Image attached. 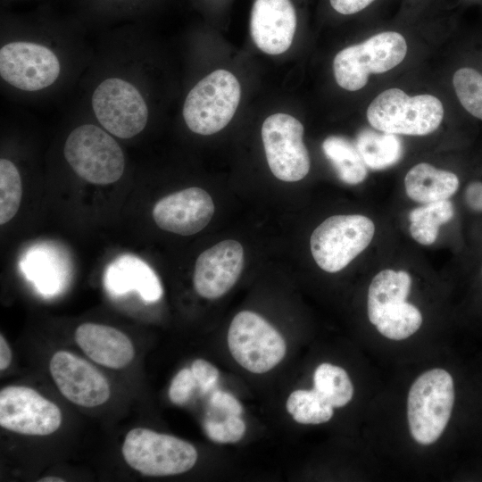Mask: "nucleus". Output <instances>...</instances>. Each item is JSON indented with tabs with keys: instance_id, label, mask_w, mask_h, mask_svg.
<instances>
[{
	"instance_id": "obj_1",
	"label": "nucleus",
	"mask_w": 482,
	"mask_h": 482,
	"mask_svg": "<svg viewBox=\"0 0 482 482\" xmlns=\"http://www.w3.org/2000/svg\"><path fill=\"white\" fill-rule=\"evenodd\" d=\"M444 118L441 101L432 95L408 96L389 88L369 104L367 119L376 129L409 136H425L438 129Z\"/></svg>"
},
{
	"instance_id": "obj_2",
	"label": "nucleus",
	"mask_w": 482,
	"mask_h": 482,
	"mask_svg": "<svg viewBox=\"0 0 482 482\" xmlns=\"http://www.w3.org/2000/svg\"><path fill=\"white\" fill-rule=\"evenodd\" d=\"M63 154L78 176L96 185L114 183L124 172L125 157L118 142L103 127L93 123L71 130Z\"/></svg>"
},
{
	"instance_id": "obj_3",
	"label": "nucleus",
	"mask_w": 482,
	"mask_h": 482,
	"mask_svg": "<svg viewBox=\"0 0 482 482\" xmlns=\"http://www.w3.org/2000/svg\"><path fill=\"white\" fill-rule=\"evenodd\" d=\"M453 403V380L446 370L432 369L421 374L412 384L407 400L413 439L424 445L435 443L449 421Z\"/></svg>"
},
{
	"instance_id": "obj_4",
	"label": "nucleus",
	"mask_w": 482,
	"mask_h": 482,
	"mask_svg": "<svg viewBox=\"0 0 482 482\" xmlns=\"http://www.w3.org/2000/svg\"><path fill=\"white\" fill-rule=\"evenodd\" d=\"M90 104L100 126L119 138H132L146 127L147 102L140 87L122 76L101 79L94 87Z\"/></svg>"
},
{
	"instance_id": "obj_5",
	"label": "nucleus",
	"mask_w": 482,
	"mask_h": 482,
	"mask_svg": "<svg viewBox=\"0 0 482 482\" xmlns=\"http://www.w3.org/2000/svg\"><path fill=\"white\" fill-rule=\"evenodd\" d=\"M241 87L234 74L216 70L199 80L188 92L182 114L188 129L212 135L225 128L238 106Z\"/></svg>"
},
{
	"instance_id": "obj_6",
	"label": "nucleus",
	"mask_w": 482,
	"mask_h": 482,
	"mask_svg": "<svg viewBox=\"0 0 482 482\" xmlns=\"http://www.w3.org/2000/svg\"><path fill=\"white\" fill-rule=\"evenodd\" d=\"M407 53L404 37L396 31H383L362 43L338 52L333 61L337 83L356 91L368 82L371 73L386 72L403 62Z\"/></svg>"
},
{
	"instance_id": "obj_7",
	"label": "nucleus",
	"mask_w": 482,
	"mask_h": 482,
	"mask_svg": "<svg viewBox=\"0 0 482 482\" xmlns=\"http://www.w3.org/2000/svg\"><path fill=\"white\" fill-rule=\"evenodd\" d=\"M122 454L131 468L151 477L184 473L197 461L196 449L190 443L144 428L129 431Z\"/></svg>"
},
{
	"instance_id": "obj_8",
	"label": "nucleus",
	"mask_w": 482,
	"mask_h": 482,
	"mask_svg": "<svg viewBox=\"0 0 482 482\" xmlns=\"http://www.w3.org/2000/svg\"><path fill=\"white\" fill-rule=\"evenodd\" d=\"M373 221L361 214L334 215L312 232L311 252L315 262L330 273L345 268L370 244Z\"/></svg>"
},
{
	"instance_id": "obj_9",
	"label": "nucleus",
	"mask_w": 482,
	"mask_h": 482,
	"mask_svg": "<svg viewBox=\"0 0 482 482\" xmlns=\"http://www.w3.org/2000/svg\"><path fill=\"white\" fill-rule=\"evenodd\" d=\"M228 345L235 361L252 373L272 370L285 357L287 345L267 320L250 311L238 312L228 331Z\"/></svg>"
},
{
	"instance_id": "obj_10",
	"label": "nucleus",
	"mask_w": 482,
	"mask_h": 482,
	"mask_svg": "<svg viewBox=\"0 0 482 482\" xmlns=\"http://www.w3.org/2000/svg\"><path fill=\"white\" fill-rule=\"evenodd\" d=\"M62 61L49 46L35 40H12L0 48V76L10 87L37 92L54 86L62 74Z\"/></svg>"
},
{
	"instance_id": "obj_11",
	"label": "nucleus",
	"mask_w": 482,
	"mask_h": 482,
	"mask_svg": "<svg viewBox=\"0 0 482 482\" xmlns=\"http://www.w3.org/2000/svg\"><path fill=\"white\" fill-rule=\"evenodd\" d=\"M303 137V126L289 114L275 113L264 120L262 143L269 167L277 179L295 182L308 174L311 162Z\"/></svg>"
},
{
	"instance_id": "obj_12",
	"label": "nucleus",
	"mask_w": 482,
	"mask_h": 482,
	"mask_svg": "<svg viewBox=\"0 0 482 482\" xmlns=\"http://www.w3.org/2000/svg\"><path fill=\"white\" fill-rule=\"evenodd\" d=\"M62 413L56 404L36 390L9 386L0 391V425L22 435L46 436L56 431Z\"/></svg>"
},
{
	"instance_id": "obj_13",
	"label": "nucleus",
	"mask_w": 482,
	"mask_h": 482,
	"mask_svg": "<svg viewBox=\"0 0 482 482\" xmlns=\"http://www.w3.org/2000/svg\"><path fill=\"white\" fill-rule=\"evenodd\" d=\"M49 369L61 394L75 404L95 407L105 403L110 396L105 377L87 361L70 352H56Z\"/></svg>"
},
{
	"instance_id": "obj_14",
	"label": "nucleus",
	"mask_w": 482,
	"mask_h": 482,
	"mask_svg": "<svg viewBox=\"0 0 482 482\" xmlns=\"http://www.w3.org/2000/svg\"><path fill=\"white\" fill-rule=\"evenodd\" d=\"M244 266V250L236 240H223L204 251L194 271L195 292L206 299L225 295L237 281Z\"/></svg>"
},
{
	"instance_id": "obj_15",
	"label": "nucleus",
	"mask_w": 482,
	"mask_h": 482,
	"mask_svg": "<svg viewBox=\"0 0 482 482\" xmlns=\"http://www.w3.org/2000/svg\"><path fill=\"white\" fill-rule=\"evenodd\" d=\"M214 213L211 195L200 187H189L160 199L153 209L156 225L169 232L190 236L204 229Z\"/></svg>"
},
{
	"instance_id": "obj_16",
	"label": "nucleus",
	"mask_w": 482,
	"mask_h": 482,
	"mask_svg": "<svg viewBox=\"0 0 482 482\" xmlns=\"http://www.w3.org/2000/svg\"><path fill=\"white\" fill-rule=\"evenodd\" d=\"M297 21L293 0H253L250 15L251 37L262 52L280 54L290 47Z\"/></svg>"
},
{
	"instance_id": "obj_17",
	"label": "nucleus",
	"mask_w": 482,
	"mask_h": 482,
	"mask_svg": "<svg viewBox=\"0 0 482 482\" xmlns=\"http://www.w3.org/2000/svg\"><path fill=\"white\" fill-rule=\"evenodd\" d=\"M104 286L112 296L136 291L146 303H154L162 296L161 281L154 270L142 259L122 254L106 267Z\"/></svg>"
},
{
	"instance_id": "obj_18",
	"label": "nucleus",
	"mask_w": 482,
	"mask_h": 482,
	"mask_svg": "<svg viewBox=\"0 0 482 482\" xmlns=\"http://www.w3.org/2000/svg\"><path fill=\"white\" fill-rule=\"evenodd\" d=\"M75 341L91 360L108 368H124L134 357L130 339L110 326L83 323L75 331Z\"/></svg>"
},
{
	"instance_id": "obj_19",
	"label": "nucleus",
	"mask_w": 482,
	"mask_h": 482,
	"mask_svg": "<svg viewBox=\"0 0 482 482\" xmlns=\"http://www.w3.org/2000/svg\"><path fill=\"white\" fill-rule=\"evenodd\" d=\"M404 186L411 200L428 204L451 197L459 187V179L451 171L420 162L407 172Z\"/></svg>"
},
{
	"instance_id": "obj_20",
	"label": "nucleus",
	"mask_w": 482,
	"mask_h": 482,
	"mask_svg": "<svg viewBox=\"0 0 482 482\" xmlns=\"http://www.w3.org/2000/svg\"><path fill=\"white\" fill-rule=\"evenodd\" d=\"M24 275L45 295H54L62 287L67 272L65 262L52 247H31L21 261Z\"/></svg>"
},
{
	"instance_id": "obj_21",
	"label": "nucleus",
	"mask_w": 482,
	"mask_h": 482,
	"mask_svg": "<svg viewBox=\"0 0 482 482\" xmlns=\"http://www.w3.org/2000/svg\"><path fill=\"white\" fill-rule=\"evenodd\" d=\"M411 278L404 270H383L370 282L368 292V316L376 325L385 310L404 302L410 293Z\"/></svg>"
},
{
	"instance_id": "obj_22",
	"label": "nucleus",
	"mask_w": 482,
	"mask_h": 482,
	"mask_svg": "<svg viewBox=\"0 0 482 482\" xmlns=\"http://www.w3.org/2000/svg\"><path fill=\"white\" fill-rule=\"evenodd\" d=\"M322 150L344 183L357 185L366 179L367 166L356 145L347 138L329 136L323 141Z\"/></svg>"
},
{
	"instance_id": "obj_23",
	"label": "nucleus",
	"mask_w": 482,
	"mask_h": 482,
	"mask_svg": "<svg viewBox=\"0 0 482 482\" xmlns=\"http://www.w3.org/2000/svg\"><path fill=\"white\" fill-rule=\"evenodd\" d=\"M355 145L366 166L372 170L388 168L395 164L403 154L402 142L395 134L378 133L368 129L358 133Z\"/></svg>"
},
{
	"instance_id": "obj_24",
	"label": "nucleus",
	"mask_w": 482,
	"mask_h": 482,
	"mask_svg": "<svg viewBox=\"0 0 482 482\" xmlns=\"http://www.w3.org/2000/svg\"><path fill=\"white\" fill-rule=\"evenodd\" d=\"M453 214V205L448 199L417 207L409 214L410 233L420 245H429L436 240L440 226L450 221Z\"/></svg>"
},
{
	"instance_id": "obj_25",
	"label": "nucleus",
	"mask_w": 482,
	"mask_h": 482,
	"mask_svg": "<svg viewBox=\"0 0 482 482\" xmlns=\"http://www.w3.org/2000/svg\"><path fill=\"white\" fill-rule=\"evenodd\" d=\"M286 407L292 418L300 424L324 423L334 413V407L315 388L293 391Z\"/></svg>"
},
{
	"instance_id": "obj_26",
	"label": "nucleus",
	"mask_w": 482,
	"mask_h": 482,
	"mask_svg": "<svg viewBox=\"0 0 482 482\" xmlns=\"http://www.w3.org/2000/svg\"><path fill=\"white\" fill-rule=\"evenodd\" d=\"M314 387L334 408L346 405L353 386L346 371L330 363L320 364L313 374Z\"/></svg>"
},
{
	"instance_id": "obj_27",
	"label": "nucleus",
	"mask_w": 482,
	"mask_h": 482,
	"mask_svg": "<svg viewBox=\"0 0 482 482\" xmlns=\"http://www.w3.org/2000/svg\"><path fill=\"white\" fill-rule=\"evenodd\" d=\"M419 309L406 301L384 311L376 324L378 331L392 340H403L414 334L421 326Z\"/></svg>"
},
{
	"instance_id": "obj_28",
	"label": "nucleus",
	"mask_w": 482,
	"mask_h": 482,
	"mask_svg": "<svg viewBox=\"0 0 482 482\" xmlns=\"http://www.w3.org/2000/svg\"><path fill=\"white\" fill-rule=\"evenodd\" d=\"M22 183L16 165L6 158L0 160V224L12 220L20 207Z\"/></svg>"
},
{
	"instance_id": "obj_29",
	"label": "nucleus",
	"mask_w": 482,
	"mask_h": 482,
	"mask_svg": "<svg viewBox=\"0 0 482 482\" xmlns=\"http://www.w3.org/2000/svg\"><path fill=\"white\" fill-rule=\"evenodd\" d=\"M453 84L465 110L482 120V74L473 68H461L455 71Z\"/></svg>"
},
{
	"instance_id": "obj_30",
	"label": "nucleus",
	"mask_w": 482,
	"mask_h": 482,
	"mask_svg": "<svg viewBox=\"0 0 482 482\" xmlns=\"http://www.w3.org/2000/svg\"><path fill=\"white\" fill-rule=\"evenodd\" d=\"M152 0H80L83 12L94 19H111L140 14Z\"/></svg>"
},
{
	"instance_id": "obj_31",
	"label": "nucleus",
	"mask_w": 482,
	"mask_h": 482,
	"mask_svg": "<svg viewBox=\"0 0 482 482\" xmlns=\"http://www.w3.org/2000/svg\"><path fill=\"white\" fill-rule=\"evenodd\" d=\"M204 429L213 442L237 443L245 433V424L239 415H228L219 419L209 417L204 421Z\"/></svg>"
},
{
	"instance_id": "obj_32",
	"label": "nucleus",
	"mask_w": 482,
	"mask_h": 482,
	"mask_svg": "<svg viewBox=\"0 0 482 482\" xmlns=\"http://www.w3.org/2000/svg\"><path fill=\"white\" fill-rule=\"evenodd\" d=\"M196 388L197 384L191 369L184 368L173 378L169 387V398L175 404H186Z\"/></svg>"
},
{
	"instance_id": "obj_33",
	"label": "nucleus",
	"mask_w": 482,
	"mask_h": 482,
	"mask_svg": "<svg viewBox=\"0 0 482 482\" xmlns=\"http://www.w3.org/2000/svg\"><path fill=\"white\" fill-rule=\"evenodd\" d=\"M200 393L206 394L214 388L220 372L211 362L204 359L195 360L190 367Z\"/></svg>"
},
{
	"instance_id": "obj_34",
	"label": "nucleus",
	"mask_w": 482,
	"mask_h": 482,
	"mask_svg": "<svg viewBox=\"0 0 482 482\" xmlns=\"http://www.w3.org/2000/svg\"><path fill=\"white\" fill-rule=\"evenodd\" d=\"M209 405L212 411L219 412L220 417L239 415L243 412L242 404L231 394L222 391H213L209 398Z\"/></svg>"
},
{
	"instance_id": "obj_35",
	"label": "nucleus",
	"mask_w": 482,
	"mask_h": 482,
	"mask_svg": "<svg viewBox=\"0 0 482 482\" xmlns=\"http://www.w3.org/2000/svg\"><path fill=\"white\" fill-rule=\"evenodd\" d=\"M330 8L344 16L353 15L367 9L377 0H328Z\"/></svg>"
},
{
	"instance_id": "obj_36",
	"label": "nucleus",
	"mask_w": 482,
	"mask_h": 482,
	"mask_svg": "<svg viewBox=\"0 0 482 482\" xmlns=\"http://www.w3.org/2000/svg\"><path fill=\"white\" fill-rule=\"evenodd\" d=\"M465 202L475 212H482V182L473 181L465 189Z\"/></svg>"
},
{
	"instance_id": "obj_37",
	"label": "nucleus",
	"mask_w": 482,
	"mask_h": 482,
	"mask_svg": "<svg viewBox=\"0 0 482 482\" xmlns=\"http://www.w3.org/2000/svg\"><path fill=\"white\" fill-rule=\"evenodd\" d=\"M12 361V352L3 335L0 336V370L8 368Z\"/></svg>"
},
{
	"instance_id": "obj_38",
	"label": "nucleus",
	"mask_w": 482,
	"mask_h": 482,
	"mask_svg": "<svg viewBox=\"0 0 482 482\" xmlns=\"http://www.w3.org/2000/svg\"><path fill=\"white\" fill-rule=\"evenodd\" d=\"M39 481L41 482H63L64 479L57 477H46L41 478Z\"/></svg>"
}]
</instances>
